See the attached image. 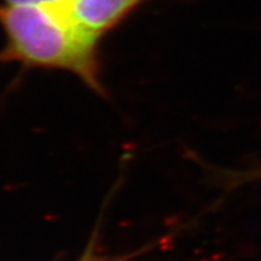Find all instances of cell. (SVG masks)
Instances as JSON below:
<instances>
[{
	"label": "cell",
	"instance_id": "6da1fadb",
	"mask_svg": "<svg viewBox=\"0 0 261 261\" xmlns=\"http://www.w3.org/2000/svg\"><path fill=\"white\" fill-rule=\"evenodd\" d=\"M0 27L6 44L0 64L18 63L24 69L62 70L77 76L106 96L99 58L100 38L76 22L67 3L55 5L0 4Z\"/></svg>",
	"mask_w": 261,
	"mask_h": 261
},
{
	"label": "cell",
	"instance_id": "7a4b0ae2",
	"mask_svg": "<svg viewBox=\"0 0 261 261\" xmlns=\"http://www.w3.org/2000/svg\"><path fill=\"white\" fill-rule=\"evenodd\" d=\"M151 0H68L67 8L80 25L102 38Z\"/></svg>",
	"mask_w": 261,
	"mask_h": 261
},
{
	"label": "cell",
	"instance_id": "3957f363",
	"mask_svg": "<svg viewBox=\"0 0 261 261\" xmlns=\"http://www.w3.org/2000/svg\"><path fill=\"white\" fill-rule=\"evenodd\" d=\"M135 256H137V253L126 254V255H107L98 249L96 234H94L77 261H127Z\"/></svg>",
	"mask_w": 261,
	"mask_h": 261
},
{
	"label": "cell",
	"instance_id": "277c9868",
	"mask_svg": "<svg viewBox=\"0 0 261 261\" xmlns=\"http://www.w3.org/2000/svg\"><path fill=\"white\" fill-rule=\"evenodd\" d=\"M68 0H5V4L9 5H55L63 4Z\"/></svg>",
	"mask_w": 261,
	"mask_h": 261
}]
</instances>
